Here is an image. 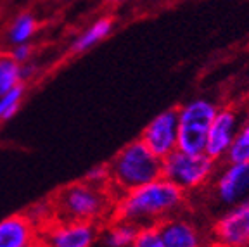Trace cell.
<instances>
[{
  "label": "cell",
  "instance_id": "obj_1",
  "mask_svg": "<svg viewBox=\"0 0 249 247\" xmlns=\"http://www.w3.org/2000/svg\"><path fill=\"white\" fill-rule=\"evenodd\" d=\"M183 201V190L160 176L149 183L124 192L118 204V218L135 227H152L166 218Z\"/></svg>",
  "mask_w": 249,
  "mask_h": 247
},
{
  "label": "cell",
  "instance_id": "obj_2",
  "mask_svg": "<svg viewBox=\"0 0 249 247\" xmlns=\"http://www.w3.org/2000/svg\"><path fill=\"white\" fill-rule=\"evenodd\" d=\"M109 180L123 192L158 180L161 176V159L152 154L142 140L124 145L109 164Z\"/></svg>",
  "mask_w": 249,
  "mask_h": 247
},
{
  "label": "cell",
  "instance_id": "obj_3",
  "mask_svg": "<svg viewBox=\"0 0 249 247\" xmlns=\"http://www.w3.org/2000/svg\"><path fill=\"white\" fill-rule=\"evenodd\" d=\"M177 114H178L177 149L191 154L204 152L208 131L216 114V107L210 101L196 99L177 111Z\"/></svg>",
  "mask_w": 249,
  "mask_h": 247
},
{
  "label": "cell",
  "instance_id": "obj_4",
  "mask_svg": "<svg viewBox=\"0 0 249 247\" xmlns=\"http://www.w3.org/2000/svg\"><path fill=\"white\" fill-rule=\"evenodd\" d=\"M213 170L214 161L204 152L191 154L177 149L161 159V176L182 190L202 185L211 176Z\"/></svg>",
  "mask_w": 249,
  "mask_h": 247
},
{
  "label": "cell",
  "instance_id": "obj_5",
  "mask_svg": "<svg viewBox=\"0 0 249 247\" xmlns=\"http://www.w3.org/2000/svg\"><path fill=\"white\" fill-rule=\"evenodd\" d=\"M106 195L101 187L92 183L78 182L66 187L57 195V212L64 220L71 221H92L106 211Z\"/></svg>",
  "mask_w": 249,
  "mask_h": 247
},
{
  "label": "cell",
  "instance_id": "obj_6",
  "mask_svg": "<svg viewBox=\"0 0 249 247\" xmlns=\"http://www.w3.org/2000/svg\"><path fill=\"white\" fill-rule=\"evenodd\" d=\"M177 137H178V114L175 109H166L156 118L142 131V142L147 149L160 159L166 158L177 151Z\"/></svg>",
  "mask_w": 249,
  "mask_h": 247
},
{
  "label": "cell",
  "instance_id": "obj_7",
  "mask_svg": "<svg viewBox=\"0 0 249 247\" xmlns=\"http://www.w3.org/2000/svg\"><path fill=\"white\" fill-rule=\"evenodd\" d=\"M237 130V116L232 111H227V109L216 111L210 131H208L204 154L210 156L213 161L225 158L229 154V149L235 139Z\"/></svg>",
  "mask_w": 249,
  "mask_h": 247
},
{
  "label": "cell",
  "instance_id": "obj_8",
  "mask_svg": "<svg viewBox=\"0 0 249 247\" xmlns=\"http://www.w3.org/2000/svg\"><path fill=\"white\" fill-rule=\"evenodd\" d=\"M216 235L230 247L249 244V199L235 204L223 214L216 225Z\"/></svg>",
  "mask_w": 249,
  "mask_h": 247
},
{
  "label": "cell",
  "instance_id": "obj_9",
  "mask_svg": "<svg viewBox=\"0 0 249 247\" xmlns=\"http://www.w3.org/2000/svg\"><path fill=\"white\" fill-rule=\"evenodd\" d=\"M216 194L225 204H239L249 195V162H232L216 182Z\"/></svg>",
  "mask_w": 249,
  "mask_h": 247
},
{
  "label": "cell",
  "instance_id": "obj_10",
  "mask_svg": "<svg viewBox=\"0 0 249 247\" xmlns=\"http://www.w3.org/2000/svg\"><path fill=\"white\" fill-rule=\"evenodd\" d=\"M95 240V227L92 221L64 220L52 227L47 233L49 247H90Z\"/></svg>",
  "mask_w": 249,
  "mask_h": 247
},
{
  "label": "cell",
  "instance_id": "obj_11",
  "mask_svg": "<svg viewBox=\"0 0 249 247\" xmlns=\"http://www.w3.org/2000/svg\"><path fill=\"white\" fill-rule=\"evenodd\" d=\"M35 227L24 214H14L0 221V247H33Z\"/></svg>",
  "mask_w": 249,
  "mask_h": 247
},
{
  "label": "cell",
  "instance_id": "obj_12",
  "mask_svg": "<svg viewBox=\"0 0 249 247\" xmlns=\"http://www.w3.org/2000/svg\"><path fill=\"white\" fill-rule=\"evenodd\" d=\"M164 247H199V233L185 220H164L158 227Z\"/></svg>",
  "mask_w": 249,
  "mask_h": 247
},
{
  "label": "cell",
  "instance_id": "obj_13",
  "mask_svg": "<svg viewBox=\"0 0 249 247\" xmlns=\"http://www.w3.org/2000/svg\"><path fill=\"white\" fill-rule=\"evenodd\" d=\"M111 31H113V19H111V18H101V19L93 21L90 26H87L85 30L73 40L71 51H73L74 54H83V52L93 49L97 43H101L102 40L107 38Z\"/></svg>",
  "mask_w": 249,
  "mask_h": 247
},
{
  "label": "cell",
  "instance_id": "obj_14",
  "mask_svg": "<svg viewBox=\"0 0 249 247\" xmlns=\"http://www.w3.org/2000/svg\"><path fill=\"white\" fill-rule=\"evenodd\" d=\"M38 30V21H36L33 12H21L12 19L7 30V40L11 45H19V43H30Z\"/></svg>",
  "mask_w": 249,
  "mask_h": 247
},
{
  "label": "cell",
  "instance_id": "obj_15",
  "mask_svg": "<svg viewBox=\"0 0 249 247\" xmlns=\"http://www.w3.org/2000/svg\"><path fill=\"white\" fill-rule=\"evenodd\" d=\"M21 83V64H18L9 54L0 55V95Z\"/></svg>",
  "mask_w": 249,
  "mask_h": 247
},
{
  "label": "cell",
  "instance_id": "obj_16",
  "mask_svg": "<svg viewBox=\"0 0 249 247\" xmlns=\"http://www.w3.org/2000/svg\"><path fill=\"white\" fill-rule=\"evenodd\" d=\"M137 230L139 227L121 220L120 223L109 228V232L106 233V244L107 247H130L137 235Z\"/></svg>",
  "mask_w": 249,
  "mask_h": 247
},
{
  "label": "cell",
  "instance_id": "obj_17",
  "mask_svg": "<svg viewBox=\"0 0 249 247\" xmlns=\"http://www.w3.org/2000/svg\"><path fill=\"white\" fill-rule=\"evenodd\" d=\"M227 158L232 162H249V120L239 126Z\"/></svg>",
  "mask_w": 249,
  "mask_h": 247
},
{
  "label": "cell",
  "instance_id": "obj_18",
  "mask_svg": "<svg viewBox=\"0 0 249 247\" xmlns=\"http://www.w3.org/2000/svg\"><path fill=\"white\" fill-rule=\"evenodd\" d=\"M24 95V85H18L16 88L9 90V92L2 93L0 95V121L2 120H11L14 116L18 109L21 106V101H23Z\"/></svg>",
  "mask_w": 249,
  "mask_h": 247
},
{
  "label": "cell",
  "instance_id": "obj_19",
  "mask_svg": "<svg viewBox=\"0 0 249 247\" xmlns=\"http://www.w3.org/2000/svg\"><path fill=\"white\" fill-rule=\"evenodd\" d=\"M130 247H164L158 227H140Z\"/></svg>",
  "mask_w": 249,
  "mask_h": 247
},
{
  "label": "cell",
  "instance_id": "obj_20",
  "mask_svg": "<svg viewBox=\"0 0 249 247\" xmlns=\"http://www.w3.org/2000/svg\"><path fill=\"white\" fill-rule=\"evenodd\" d=\"M11 55L18 64H26L30 62L31 55H33V47L30 43H19V45H12Z\"/></svg>",
  "mask_w": 249,
  "mask_h": 247
},
{
  "label": "cell",
  "instance_id": "obj_21",
  "mask_svg": "<svg viewBox=\"0 0 249 247\" xmlns=\"http://www.w3.org/2000/svg\"><path fill=\"white\" fill-rule=\"evenodd\" d=\"M87 183H92L95 187H101V183L109 180V168L107 166H95L87 173Z\"/></svg>",
  "mask_w": 249,
  "mask_h": 247
},
{
  "label": "cell",
  "instance_id": "obj_22",
  "mask_svg": "<svg viewBox=\"0 0 249 247\" xmlns=\"http://www.w3.org/2000/svg\"><path fill=\"white\" fill-rule=\"evenodd\" d=\"M33 73H35V68L30 64V62H26V64H21V80L26 81L30 76H33Z\"/></svg>",
  "mask_w": 249,
  "mask_h": 247
},
{
  "label": "cell",
  "instance_id": "obj_23",
  "mask_svg": "<svg viewBox=\"0 0 249 247\" xmlns=\"http://www.w3.org/2000/svg\"><path fill=\"white\" fill-rule=\"evenodd\" d=\"M111 4H120V2H123V0H109Z\"/></svg>",
  "mask_w": 249,
  "mask_h": 247
}]
</instances>
